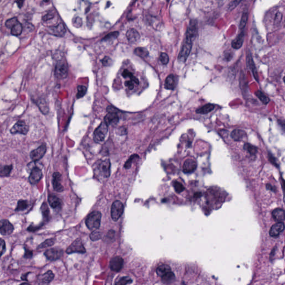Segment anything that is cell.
<instances>
[{
    "label": "cell",
    "mask_w": 285,
    "mask_h": 285,
    "mask_svg": "<svg viewBox=\"0 0 285 285\" xmlns=\"http://www.w3.org/2000/svg\"><path fill=\"white\" fill-rule=\"evenodd\" d=\"M28 205H29L27 201L19 200L18 202L15 210L16 211H22V210H25L28 208Z\"/></svg>",
    "instance_id": "33"
},
{
    "label": "cell",
    "mask_w": 285,
    "mask_h": 285,
    "mask_svg": "<svg viewBox=\"0 0 285 285\" xmlns=\"http://www.w3.org/2000/svg\"><path fill=\"white\" fill-rule=\"evenodd\" d=\"M284 229L285 224L283 222H279L272 226L270 231V235L273 237H277L283 231Z\"/></svg>",
    "instance_id": "15"
},
{
    "label": "cell",
    "mask_w": 285,
    "mask_h": 285,
    "mask_svg": "<svg viewBox=\"0 0 285 285\" xmlns=\"http://www.w3.org/2000/svg\"><path fill=\"white\" fill-rule=\"evenodd\" d=\"M12 169V166H0V176L7 177L8 176Z\"/></svg>",
    "instance_id": "32"
},
{
    "label": "cell",
    "mask_w": 285,
    "mask_h": 285,
    "mask_svg": "<svg viewBox=\"0 0 285 285\" xmlns=\"http://www.w3.org/2000/svg\"><path fill=\"white\" fill-rule=\"evenodd\" d=\"M171 271H172L171 268L167 265H162L159 266L156 270L157 274H158V276L161 277H163L165 274Z\"/></svg>",
    "instance_id": "28"
},
{
    "label": "cell",
    "mask_w": 285,
    "mask_h": 285,
    "mask_svg": "<svg viewBox=\"0 0 285 285\" xmlns=\"http://www.w3.org/2000/svg\"><path fill=\"white\" fill-rule=\"evenodd\" d=\"M124 212V205L120 201L114 202L111 208V216L113 220L117 221Z\"/></svg>",
    "instance_id": "6"
},
{
    "label": "cell",
    "mask_w": 285,
    "mask_h": 285,
    "mask_svg": "<svg viewBox=\"0 0 285 285\" xmlns=\"http://www.w3.org/2000/svg\"><path fill=\"white\" fill-rule=\"evenodd\" d=\"M134 54L141 58H145L149 55V52L145 47H137L134 50Z\"/></svg>",
    "instance_id": "30"
},
{
    "label": "cell",
    "mask_w": 285,
    "mask_h": 285,
    "mask_svg": "<svg viewBox=\"0 0 285 285\" xmlns=\"http://www.w3.org/2000/svg\"><path fill=\"white\" fill-rule=\"evenodd\" d=\"M73 22L72 24L76 28H80L81 26L82 25V24H83L82 19L79 17H77L75 18L74 19H73V22Z\"/></svg>",
    "instance_id": "49"
},
{
    "label": "cell",
    "mask_w": 285,
    "mask_h": 285,
    "mask_svg": "<svg viewBox=\"0 0 285 285\" xmlns=\"http://www.w3.org/2000/svg\"><path fill=\"white\" fill-rule=\"evenodd\" d=\"M48 201L49 205L53 208L58 209L61 206V200L54 195H50L48 198Z\"/></svg>",
    "instance_id": "25"
},
{
    "label": "cell",
    "mask_w": 285,
    "mask_h": 285,
    "mask_svg": "<svg viewBox=\"0 0 285 285\" xmlns=\"http://www.w3.org/2000/svg\"><path fill=\"white\" fill-rule=\"evenodd\" d=\"M197 32V26H196V21L192 20L190 24L187 28L186 37L193 40L196 35Z\"/></svg>",
    "instance_id": "19"
},
{
    "label": "cell",
    "mask_w": 285,
    "mask_h": 285,
    "mask_svg": "<svg viewBox=\"0 0 285 285\" xmlns=\"http://www.w3.org/2000/svg\"><path fill=\"white\" fill-rule=\"evenodd\" d=\"M102 64L105 67H109L113 64V61L108 56H105L104 58L102 60Z\"/></svg>",
    "instance_id": "48"
},
{
    "label": "cell",
    "mask_w": 285,
    "mask_h": 285,
    "mask_svg": "<svg viewBox=\"0 0 285 285\" xmlns=\"http://www.w3.org/2000/svg\"><path fill=\"white\" fill-rule=\"evenodd\" d=\"M244 32L242 31L238 35L237 37L232 42V46L233 49H239L241 48L244 43Z\"/></svg>",
    "instance_id": "21"
},
{
    "label": "cell",
    "mask_w": 285,
    "mask_h": 285,
    "mask_svg": "<svg viewBox=\"0 0 285 285\" xmlns=\"http://www.w3.org/2000/svg\"><path fill=\"white\" fill-rule=\"evenodd\" d=\"M6 248L5 242L2 239L0 238V257L5 252Z\"/></svg>",
    "instance_id": "51"
},
{
    "label": "cell",
    "mask_w": 285,
    "mask_h": 285,
    "mask_svg": "<svg viewBox=\"0 0 285 285\" xmlns=\"http://www.w3.org/2000/svg\"><path fill=\"white\" fill-rule=\"evenodd\" d=\"M61 175L58 172L54 173L53 177V185L54 190L58 192L64 191V187L61 183Z\"/></svg>",
    "instance_id": "16"
},
{
    "label": "cell",
    "mask_w": 285,
    "mask_h": 285,
    "mask_svg": "<svg viewBox=\"0 0 285 285\" xmlns=\"http://www.w3.org/2000/svg\"><path fill=\"white\" fill-rule=\"evenodd\" d=\"M13 225L8 220L2 219L0 221V233L3 235H11L14 231Z\"/></svg>",
    "instance_id": "11"
},
{
    "label": "cell",
    "mask_w": 285,
    "mask_h": 285,
    "mask_svg": "<svg viewBox=\"0 0 285 285\" xmlns=\"http://www.w3.org/2000/svg\"><path fill=\"white\" fill-rule=\"evenodd\" d=\"M159 60H160V61L162 63V64H163V65H166L169 62V56L166 53H162L161 55H160V57H159Z\"/></svg>",
    "instance_id": "47"
},
{
    "label": "cell",
    "mask_w": 285,
    "mask_h": 285,
    "mask_svg": "<svg viewBox=\"0 0 285 285\" xmlns=\"http://www.w3.org/2000/svg\"><path fill=\"white\" fill-rule=\"evenodd\" d=\"M244 149L246 150L251 155H256L257 153V148L256 147L252 145L251 144L246 143L244 145Z\"/></svg>",
    "instance_id": "35"
},
{
    "label": "cell",
    "mask_w": 285,
    "mask_h": 285,
    "mask_svg": "<svg viewBox=\"0 0 285 285\" xmlns=\"http://www.w3.org/2000/svg\"><path fill=\"white\" fill-rule=\"evenodd\" d=\"M125 86L129 88V89L133 90L134 89V85H136V84L133 81L130 80L126 81L125 83Z\"/></svg>",
    "instance_id": "53"
},
{
    "label": "cell",
    "mask_w": 285,
    "mask_h": 285,
    "mask_svg": "<svg viewBox=\"0 0 285 285\" xmlns=\"http://www.w3.org/2000/svg\"><path fill=\"white\" fill-rule=\"evenodd\" d=\"M49 1H50V0H44V1L45 2H49Z\"/></svg>",
    "instance_id": "58"
},
{
    "label": "cell",
    "mask_w": 285,
    "mask_h": 285,
    "mask_svg": "<svg viewBox=\"0 0 285 285\" xmlns=\"http://www.w3.org/2000/svg\"><path fill=\"white\" fill-rule=\"evenodd\" d=\"M42 213L43 214V216L45 218H47L49 215V208L47 207V204L46 203H44L42 205L41 208Z\"/></svg>",
    "instance_id": "45"
},
{
    "label": "cell",
    "mask_w": 285,
    "mask_h": 285,
    "mask_svg": "<svg viewBox=\"0 0 285 285\" xmlns=\"http://www.w3.org/2000/svg\"><path fill=\"white\" fill-rule=\"evenodd\" d=\"M108 125L105 122H102L98 127L95 130L94 133V139L97 143H100L104 141L108 133Z\"/></svg>",
    "instance_id": "5"
},
{
    "label": "cell",
    "mask_w": 285,
    "mask_h": 285,
    "mask_svg": "<svg viewBox=\"0 0 285 285\" xmlns=\"http://www.w3.org/2000/svg\"><path fill=\"white\" fill-rule=\"evenodd\" d=\"M122 75H123V76L124 78H129L131 80L133 81L136 84V85H138V79L136 78V77H135L133 74H132V72H130L129 71H128L127 70H124V71H123V74H122Z\"/></svg>",
    "instance_id": "34"
},
{
    "label": "cell",
    "mask_w": 285,
    "mask_h": 285,
    "mask_svg": "<svg viewBox=\"0 0 285 285\" xmlns=\"http://www.w3.org/2000/svg\"><path fill=\"white\" fill-rule=\"evenodd\" d=\"M197 164L196 162L192 159H188L184 163L183 171L185 173H191L195 171Z\"/></svg>",
    "instance_id": "17"
},
{
    "label": "cell",
    "mask_w": 285,
    "mask_h": 285,
    "mask_svg": "<svg viewBox=\"0 0 285 285\" xmlns=\"http://www.w3.org/2000/svg\"><path fill=\"white\" fill-rule=\"evenodd\" d=\"M54 17V14L52 12H49L48 14L45 15L44 16L42 17V19L44 21H48L49 19H52L53 17Z\"/></svg>",
    "instance_id": "54"
},
{
    "label": "cell",
    "mask_w": 285,
    "mask_h": 285,
    "mask_svg": "<svg viewBox=\"0 0 285 285\" xmlns=\"http://www.w3.org/2000/svg\"><path fill=\"white\" fill-rule=\"evenodd\" d=\"M214 108V105L213 104H208L204 105L201 108L198 109L196 110V113L197 114H207L213 110Z\"/></svg>",
    "instance_id": "29"
},
{
    "label": "cell",
    "mask_w": 285,
    "mask_h": 285,
    "mask_svg": "<svg viewBox=\"0 0 285 285\" xmlns=\"http://www.w3.org/2000/svg\"><path fill=\"white\" fill-rule=\"evenodd\" d=\"M18 21V19L16 17H14L10 19L7 20L6 22V26L9 28H11L14 26V25H16Z\"/></svg>",
    "instance_id": "42"
},
{
    "label": "cell",
    "mask_w": 285,
    "mask_h": 285,
    "mask_svg": "<svg viewBox=\"0 0 285 285\" xmlns=\"http://www.w3.org/2000/svg\"><path fill=\"white\" fill-rule=\"evenodd\" d=\"M248 15L247 12H244L242 15L241 22H240V28L241 29H244V28H245L247 20H248Z\"/></svg>",
    "instance_id": "40"
},
{
    "label": "cell",
    "mask_w": 285,
    "mask_h": 285,
    "mask_svg": "<svg viewBox=\"0 0 285 285\" xmlns=\"http://www.w3.org/2000/svg\"><path fill=\"white\" fill-rule=\"evenodd\" d=\"M126 36L128 41L130 43H134L138 41L140 39V35L138 32L134 28H130L127 31Z\"/></svg>",
    "instance_id": "20"
},
{
    "label": "cell",
    "mask_w": 285,
    "mask_h": 285,
    "mask_svg": "<svg viewBox=\"0 0 285 285\" xmlns=\"http://www.w3.org/2000/svg\"><path fill=\"white\" fill-rule=\"evenodd\" d=\"M247 62L249 65L250 69L251 70L252 73L253 74V76L255 77V79L257 81H258V76L257 71L256 69V67H255V63L253 60L252 56L251 54L249 53L247 56Z\"/></svg>",
    "instance_id": "26"
},
{
    "label": "cell",
    "mask_w": 285,
    "mask_h": 285,
    "mask_svg": "<svg viewBox=\"0 0 285 285\" xmlns=\"http://www.w3.org/2000/svg\"><path fill=\"white\" fill-rule=\"evenodd\" d=\"M101 214L99 211H93L87 217L85 221L86 225L89 230L95 231L100 226Z\"/></svg>",
    "instance_id": "1"
},
{
    "label": "cell",
    "mask_w": 285,
    "mask_h": 285,
    "mask_svg": "<svg viewBox=\"0 0 285 285\" xmlns=\"http://www.w3.org/2000/svg\"><path fill=\"white\" fill-rule=\"evenodd\" d=\"M85 252L86 250L80 239H76L67 249V254H71L72 253H84Z\"/></svg>",
    "instance_id": "8"
},
{
    "label": "cell",
    "mask_w": 285,
    "mask_h": 285,
    "mask_svg": "<svg viewBox=\"0 0 285 285\" xmlns=\"http://www.w3.org/2000/svg\"><path fill=\"white\" fill-rule=\"evenodd\" d=\"M246 136V133L241 129L233 130L231 133V138L235 141L242 140Z\"/></svg>",
    "instance_id": "23"
},
{
    "label": "cell",
    "mask_w": 285,
    "mask_h": 285,
    "mask_svg": "<svg viewBox=\"0 0 285 285\" xmlns=\"http://www.w3.org/2000/svg\"><path fill=\"white\" fill-rule=\"evenodd\" d=\"M90 237L92 241H97L101 237V233L99 231L95 230V231H93V232L91 233Z\"/></svg>",
    "instance_id": "43"
},
{
    "label": "cell",
    "mask_w": 285,
    "mask_h": 285,
    "mask_svg": "<svg viewBox=\"0 0 285 285\" xmlns=\"http://www.w3.org/2000/svg\"><path fill=\"white\" fill-rule=\"evenodd\" d=\"M48 32L54 36H63L66 33V29L63 24H59L58 25L54 26H51L47 29Z\"/></svg>",
    "instance_id": "14"
},
{
    "label": "cell",
    "mask_w": 285,
    "mask_h": 285,
    "mask_svg": "<svg viewBox=\"0 0 285 285\" xmlns=\"http://www.w3.org/2000/svg\"><path fill=\"white\" fill-rule=\"evenodd\" d=\"M46 152V146L45 144H42L36 149L33 150L30 153V157L32 161L37 162L40 160Z\"/></svg>",
    "instance_id": "10"
},
{
    "label": "cell",
    "mask_w": 285,
    "mask_h": 285,
    "mask_svg": "<svg viewBox=\"0 0 285 285\" xmlns=\"http://www.w3.org/2000/svg\"><path fill=\"white\" fill-rule=\"evenodd\" d=\"M272 215L275 221L283 222L285 219V212L283 209L277 208L273 210Z\"/></svg>",
    "instance_id": "24"
},
{
    "label": "cell",
    "mask_w": 285,
    "mask_h": 285,
    "mask_svg": "<svg viewBox=\"0 0 285 285\" xmlns=\"http://www.w3.org/2000/svg\"><path fill=\"white\" fill-rule=\"evenodd\" d=\"M162 280L163 281L164 283H171L173 281H174L175 278V275L173 272L171 271L168 272V274H165L163 277H161Z\"/></svg>",
    "instance_id": "36"
},
{
    "label": "cell",
    "mask_w": 285,
    "mask_h": 285,
    "mask_svg": "<svg viewBox=\"0 0 285 285\" xmlns=\"http://www.w3.org/2000/svg\"><path fill=\"white\" fill-rule=\"evenodd\" d=\"M24 0H16V2L17 4V6L19 8H21L24 4Z\"/></svg>",
    "instance_id": "57"
},
{
    "label": "cell",
    "mask_w": 285,
    "mask_h": 285,
    "mask_svg": "<svg viewBox=\"0 0 285 285\" xmlns=\"http://www.w3.org/2000/svg\"><path fill=\"white\" fill-rule=\"evenodd\" d=\"M63 255V250L56 249V248L48 249L45 252V256L46 257L48 260L51 261L58 260L62 257Z\"/></svg>",
    "instance_id": "12"
},
{
    "label": "cell",
    "mask_w": 285,
    "mask_h": 285,
    "mask_svg": "<svg viewBox=\"0 0 285 285\" xmlns=\"http://www.w3.org/2000/svg\"><path fill=\"white\" fill-rule=\"evenodd\" d=\"M97 172L103 178H107L110 174V162L109 159L101 161L97 165Z\"/></svg>",
    "instance_id": "4"
},
{
    "label": "cell",
    "mask_w": 285,
    "mask_h": 285,
    "mask_svg": "<svg viewBox=\"0 0 285 285\" xmlns=\"http://www.w3.org/2000/svg\"><path fill=\"white\" fill-rule=\"evenodd\" d=\"M132 283V280H131L130 278L127 277H124L122 278L120 280L118 281V282L115 283V284L117 285H127V284H130Z\"/></svg>",
    "instance_id": "44"
},
{
    "label": "cell",
    "mask_w": 285,
    "mask_h": 285,
    "mask_svg": "<svg viewBox=\"0 0 285 285\" xmlns=\"http://www.w3.org/2000/svg\"><path fill=\"white\" fill-rule=\"evenodd\" d=\"M54 278V274L51 271H48L44 274H42L39 277V281L42 283H51Z\"/></svg>",
    "instance_id": "22"
},
{
    "label": "cell",
    "mask_w": 285,
    "mask_h": 285,
    "mask_svg": "<svg viewBox=\"0 0 285 285\" xmlns=\"http://www.w3.org/2000/svg\"><path fill=\"white\" fill-rule=\"evenodd\" d=\"M36 162L33 161L28 164V169L30 170V175L29 177V181L31 184H36L41 179L42 173L41 170L39 166H36Z\"/></svg>",
    "instance_id": "2"
},
{
    "label": "cell",
    "mask_w": 285,
    "mask_h": 285,
    "mask_svg": "<svg viewBox=\"0 0 285 285\" xmlns=\"http://www.w3.org/2000/svg\"><path fill=\"white\" fill-rule=\"evenodd\" d=\"M175 78L174 75L171 74L167 76V78L165 81L164 86L165 88L168 90H173L175 89Z\"/></svg>",
    "instance_id": "27"
},
{
    "label": "cell",
    "mask_w": 285,
    "mask_h": 285,
    "mask_svg": "<svg viewBox=\"0 0 285 285\" xmlns=\"http://www.w3.org/2000/svg\"><path fill=\"white\" fill-rule=\"evenodd\" d=\"M124 264V260L120 256H116L113 258L110 262V269L115 272L121 271Z\"/></svg>",
    "instance_id": "13"
},
{
    "label": "cell",
    "mask_w": 285,
    "mask_h": 285,
    "mask_svg": "<svg viewBox=\"0 0 285 285\" xmlns=\"http://www.w3.org/2000/svg\"><path fill=\"white\" fill-rule=\"evenodd\" d=\"M28 125L26 124L25 121L24 120H19L17 122L14 127L11 129V134H21L24 135H26L28 132Z\"/></svg>",
    "instance_id": "9"
},
{
    "label": "cell",
    "mask_w": 285,
    "mask_h": 285,
    "mask_svg": "<svg viewBox=\"0 0 285 285\" xmlns=\"http://www.w3.org/2000/svg\"><path fill=\"white\" fill-rule=\"evenodd\" d=\"M32 256V252L31 251H29L28 249H26L25 257L27 258H30Z\"/></svg>",
    "instance_id": "56"
},
{
    "label": "cell",
    "mask_w": 285,
    "mask_h": 285,
    "mask_svg": "<svg viewBox=\"0 0 285 285\" xmlns=\"http://www.w3.org/2000/svg\"><path fill=\"white\" fill-rule=\"evenodd\" d=\"M242 0H235V1H233L231 3L229 6H228V9L229 10H233V8H235V7L237 6L238 5V4L240 3L241 2Z\"/></svg>",
    "instance_id": "52"
},
{
    "label": "cell",
    "mask_w": 285,
    "mask_h": 285,
    "mask_svg": "<svg viewBox=\"0 0 285 285\" xmlns=\"http://www.w3.org/2000/svg\"><path fill=\"white\" fill-rule=\"evenodd\" d=\"M54 244H55V239L54 238L48 239L39 245L38 247V249H43L45 248H47L48 247L53 246Z\"/></svg>",
    "instance_id": "37"
},
{
    "label": "cell",
    "mask_w": 285,
    "mask_h": 285,
    "mask_svg": "<svg viewBox=\"0 0 285 285\" xmlns=\"http://www.w3.org/2000/svg\"><path fill=\"white\" fill-rule=\"evenodd\" d=\"M256 95L257 96L258 98L262 102H263L264 104H267L270 101V99L268 97L266 96V95L264 94L261 91H257L256 93Z\"/></svg>",
    "instance_id": "38"
},
{
    "label": "cell",
    "mask_w": 285,
    "mask_h": 285,
    "mask_svg": "<svg viewBox=\"0 0 285 285\" xmlns=\"http://www.w3.org/2000/svg\"><path fill=\"white\" fill-rule=\"evenodd\" d=\"M232 53L230 52V51H228L225 54V58H226L228 61H230L231 58H232Z\"/></svg>",
    "instance_id": "55"
},
{
    "label": "cell",
    "mask_w": 285,
    "mask_h": 285,
    "mask_svg": "<svg viewBox=\"0 0 285 285\" xmlns=\"http://www.w3.org/2000/svg\"><path fill=\"white\" fill-rule=\"evenodd\" d=\"M11 34L14 36H19L22 33V25L19 22L11 28Z\"/></svg>",
    "instance_id": "31"
},
{
    "label": "cell",
    "mask_w": 285,
    "mask_h": 285,
    "mask_svg": "<svg viewBox=\"0 0 285 285\" xmlns=\"http://www.w3.org/2000/svg\"><path fill=\"white\" fill-rule=\"evenodd\" d=\"M108 111L109 113L105 116L104 122L108 125L115 124L119 122V117L118 114L115 111H114L113 110H108Z\"/></svg>",
    "instance_id": "18"
},
{
    "label": "cell",
    "mask_w": 285,
    "mask_h": 285,
    "mask_svg": "<svg viewBox=\"0 0 285 285\" xmlns=\"http://www.w3.org/2000/svg\"><path fill=\"white\" fill-rule=\"evenodd\" d=\"M136 158H139L138 155H136V154L132 155L130 158L126 162V163L125 164V168L128 169V168H130V166H132V164L133 163V161L135 160Z\"/></svg>",
    "instance_id": "46"
},
{
    "label": "cell",
    "mask_w": 285,
    "mask_h": 285,
    "mask_svg": "<svg viewBox=\"0 0 285 285\" xmlns=\"http://www.w3.org/2000/svg\"><path fill=\"white\" fill-rule=\"evenodd\" d=\"M119 35V32H117V31H115V32H111V33H109L108 35H107L106 36H105V37L104 38L103 40H108L109 39H114V38H116L117 37V36H118Z\"/></svg>",
    "instance_id": "50"
},
{
    "label": "cell",
    "mask_w": 285,
    "mask_h": 285,
    "mask_svg": "<svg viewBox=\"0 0 285 285\" xmlns=\"http://www.w3.org/2000/svg\"><path fill=\"white\" fill-rule=\"evenodd\" d=\"M173 186H174L175 191L178 193H180L184 190V187L183 186V184L177 181H175V183H173Z\"/></svg>",
    "instance_id": "41"
},
{
    "label": "cell",
    "mask_w": 285,
    "mask_h": 285,
    "mask_svg": "<svg viewBox=\"0 0 285 285\" xmlns=\"http://www.w3.org/2000/svg\"><path fill=\"white\" fill-rule=\"evenodd\" d=\"M55 73L56 78L58 79H64L67 77L68 74V67L65 61H58L56 66Z\"/></svg>",
    "instance_id": "7"
},
{
    "label": "cell",
    "mask_w": 285,
    "mask_h": 285,
    "mask_svg": "<svg viewBox=\"0 0 285 285\" xmlns=\"http://www.w3.org/2000/svg\"><path fill=\"white\" fill-rule=\"evenodd\" d=\"M77 89H78V93L76 94V97L78 99L83 97L86 94L87 88L85 86H83V85H79Z\"/></svg>",
    "instance_id": "39"
},
{
    "label": "cell",
    "mask_w": 285,
    "mask_h": 285,
    "mask_svg": "<svg viewBox=\"0 0 285 285\" xmlns=\"http://www.w3.org/2000/svg\"><path fill=\"white\" fill-rule=\"evenodd\" d=\"M192 47V40L188 37H186L180 53L178 55V60L180 63H185L191 53Z\"/></svg>",
    "instance_id": "3"
}]
</instances>
